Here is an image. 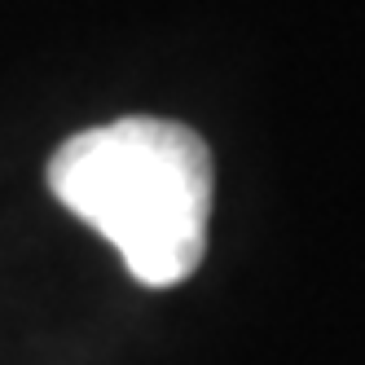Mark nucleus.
I'll list each match as a JSON object with an SVG mask.
<instances>
[{
	"label": "nucleus",
	"mask_w": 365,
	"mask_h": 365,
	"mask_svg": "<svg viewBox=\"0 0 365 365\" xmlns=\"http://www.w3.org/2000/svg\"><path fill=\"white\" fill-rule=\"evenodd\" d=\"M48 190L123 255L141 286H176L202 264L212 154L185 123L88 128L48 159Z\"/></svg>",
	"instance_id": "1"
}]
</instances>
